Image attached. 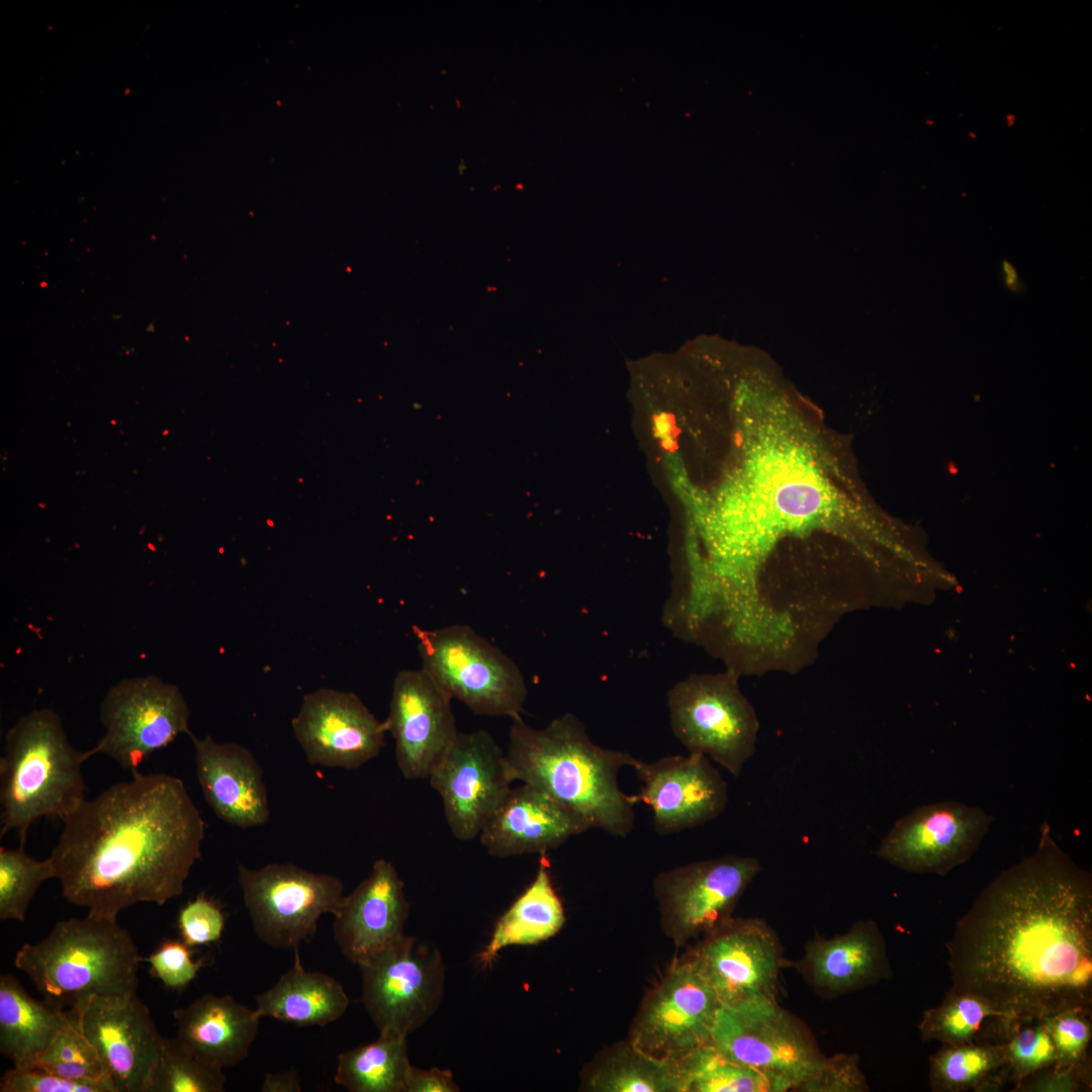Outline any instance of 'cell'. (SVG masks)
I'll list each match as a JSON object with an SVG mask.
<instances>
[{
  "mask_svg": "<svg viewBox=\"0 0 1092 1092\" xmlns=\"http://www.w3.org/2000/svg\"><path fill=\"white\" fill-rule=\"evenodd\" d=\"M952 987L977 994L1001 1021L1092 1007V878L1048 822L1035 851L1003 870L946 942Z\"/></svg>",
  "mask_w": 1092,
  "mask_h": 1092,
  "instance_id": "cell-1",
  "label": "cell"
},
{
  "mask_svg": "<svg viewBox=\"0 0 1092 1092\" xmlns=\"http://www.w3.org/2000/svg\"><path fill=\"white\" fill-rule=\"evenodd\" d=\"M63 823L50 855L62 895L110 918L141 902L162 906L180 896L205 831L179 778L139 770L86 799Z\"/></svg>",
  "mask_w": 1092,
  "mask_h": 1092,
  "instance_id": "cell-2",
  "label": "cell"
},
{
  "mask_svg": "<svg viewBox=\"0 0 1092 1092\" xmlns=\"http://www.w3.org/2000/svg\"><path fill=\"white\" fill-rule=\"evenodd\" d=\"M739 477L721 512V532L741 582L753 586L778 541L825 530L853 537L861 510L820 431L774 384L759 379L740 396Z\"/></svg>",
  "mask_w": 1092,
  "mask_h": 1092,
  "instance_id": "cell-3",
  "label": "cell"
},
{
  "mask_svg": "<svg viewBox=\"0 0 1092 1092\" xmlns=\"http://www.w3.org/2000/svg\"><path fill=\"white\" fill-rule=\"evenodd\" d=\"M512 720L505 755L513 782L519 780L573 809L592 828L621 838L632 832L636 801L620 789L618 776L638 758L594 743L570 713L542 729L521 717Z\"/></svg>",
  "mask_w": 1092,
  "mask_h": 1092,
  "instance_id": "cell-4",
  "label": "cell"
},
{
  "mask_svg": "<svg viewBox=\"0 0 1092 1092\" xmlns=\"http://www.w3.org/2000/svg\"><path fill=\"white\" fill-rule=\"evenodd\" d=\"M92 750L69 740L60 715L36 709L7 731L0 757V837L15 831L20 844L42 817L64 821L85 800L83 763Z\"/></svg>",
  "mask_w": 1092,
  "mask_h": 1092,
  "instance_id": "cell-5",
  "label": "cell"
},
{
  "mask_svg": "<svg viewBox=\"0 0 1092 1092\" xmlns=\"http://www.w3.org/2000/svg\"><path fill=\"white\" fill-rule=\"evenodd\" d=\"M142 960L117 918L88 913L59 921L39 942L23 944L14 965L44 999L70 1009L94 996L135 994Z\"/></svg>",
  "mask_w": 1092,
  "mask_h": 1092,
  "instance_id": "cell-6",
  "label": "cell"
},
{
  "mask_svg": "<svg viewBox=\"0 0 1092 1092\" xmlns=\"http://www.w3.org/2000/svg\"><path fill=\"white\" fill-rule=\"evenodd\" d=\"M413 630L421 668L452 699L476 715L521 717L525 677L499 648L467 625Z\"/></svg>",
  "mask_w": 1092,
  "mask_h": 1092,
  "instance_id": "cell-7",
  "label": "cell"
},
{
  "mask_svg": "<svg viewBox=\"0 0 1092 1092\" xmlns=\"http://www.w3.org/2000/svg\"><path fill=\"white\" fill-rule=\"evenodd\" d=\"M711 1043L729 1060L784 1082L790 1091L826 1059L808 1026L778 1000L766 998L721 1005Z\"/></svg>",
  "mask_w": 1092,
  "mask_h": 1092,
  "instance_id": "cell-8",
  "label": "cell"
},
{
  "mask_svg": "<svg viewBox=\"0 0 1092 1092\" xmlns=\"http://www.w3.org/2000/svg\"><path fill=\"white\" fill-rule=\"evenodd\" d=\"M670 727L689 750L739 777L754 754L759 723L732 673L693 674L667 694Z\"/></svg>",
  "mask_w": 1092,
  "mask_h": 1092,
  "instance_id": "cell-9",
  "label": "cell"
},
{
  "mask_svg": "<svg viewBox=\"0 0 1092 1092\" xmlns=\"http://www.w3.org/2000/svg\"><path fill=\"white\" fill-rule=\"evenodd\" d=\"M238 880L256 935L274 948L296 949L316 931L325 914H334L343 896L342 881L290 862L258 869L238 863Z\"/></svg>",
  "mask_w": 1092,
  "mask_h": 1092,
  "instance_id": "cell-10",
  "label": "cell"
},
{
  "mask_svg": "<svg viewBox=\"0 0 1092 1092\" xmlns=\"http://www.w3.org/2000/svg\"><path fill=\"white\" fill-rule=\"evenodd\" d=\"M104 735L91 748L130 772L189 729L190 710L181 690L155 674L120 679L99 708Z\"/></svg>",
  "mask_w": 1092,
  "mask_h": 1092,
  "instance_id": "cell-11",
  "label": "cell"
},
{
  "mask_svg": "<svg viewBox=\"0 0 1092 1092\" xmlns=\"http://www.w3.org/2000/svg\"><path fill=\"white\" fill-rule=\"evenodd\" d=\"M359 969L362 1003L379 1032L407 1036L440 1006L445 966L431 942L404 935Z\"/></svg>",
  "mask_w": 1092,
  "mask_h": 1092,
  "instance_id": "cell-12",
  "label": "cell"
},
{
  "mask_svg": "<svg viewBox=\"0 0 1092 1092\" xmlns=\"http://www.w3.org/2000/svg\"><path fill=\"white\" fill-rule=\"evenodd\" d=\"M761 869L754 856L729 854L658 874L653 891L664 933L676 946L710 933L732 917Z\"/></svg>",
  "mask_w": 1092,
  "mask_h": 1092,
  "instance_id": "cell-13",
  "label": "cell"
},
{
  "mask_svg": "<svg viewBox=\"0 0 1092 1092\" xmlns=\"http://www.w3.org/2000/svg\"><path fill=\"white\" fill-rule=\"evenodd\" d=\"M713 989L721 1005L778 1000L789 965L781 940L763 919L731 917L698 939L685 956Z\"/></svg>",
  "mask_w": 1092,
  "mask_h": 1092,
  "instance_id": "cell-14",
  "label": "cell"
},
{
  "mask_svg": "<svg viewBox=\"0 0 1092 1092\" xmlns=\"http://www.w3.org/2000/svg\"><path fill=\"white\" fill-rule=\"evenodd\" d=\"M720 1006L710 985L682 957L642 1001L629 1041L649 1056L679 1060L711 1043Z\"/></svg>",
  "mask_w": 1092,
  "mask_h": 1092,
  "instance_id": "cell-15",
  "label": "cell"
},
{
  "mask_svg": "<svg viewBox=\"0 0 1092 1092\" xmlns=\"http://www.w3.org/2000/svg\"><path fill=\"white\" fill-rule=\"evenodd\" d=\"M993 820L962 802L922 805L896 821L877 855L908 873L945 877L973 856Z\"/></svg>",
  "mask_w": 1092,
  "mask_h": 1092,
  "instance_id": "cell-16",
  "label": "cell"
},
{
  "mask_svg": "<svg viewBox=\"0 0 1092 1092\" xmlns=\"http://www.w3.org/2000/svg\"><path fill=\"white\" fill-rule=\"evenodd\" d=\"M428 779L451 834L462 841L479 835L513 783L505 751L485 730L458 732Z\"/></svg>",
  "mask_w": 1092,
  "mask_h": 1092,
  "instance_id": "cell-17",
  "label": "cell"
},
{
  "mask_svg": "<svg viewBox=\"0 0 1092 1092\" xmlns=\"http://www.w3.org/2000/svg\"><path fill=\"white\" fill-rule=\"evenodd\" d=\"M116 1092H150L163 1036L136 994L94 996L70 1008Z\"/></svg>",
  "mask_w": 1092,
  "mask_h": 1092,
  "instance_id": "cell-18",
  "label": "cell"
},
{
  "mask_svg": "<svg viewBox=\"0 0 1092 1092\" xmlns=\"http://www.w3.org/2000/svg\"><path fill=\"white\" fill-rule=\"evenodd\" d=\"M291 726L310 765L348 770L378 756L387 732L356 694L327 688L303 696Z\"/></svg>",
  "mask_w": 1092,
  "mask_h": 1092,
  "instance_id": "cell-19",
  "label": "cell"
},
{
  "mask_svg": "<svg viewBox=\"0 0 1092 1092\" xmlns=\"http://www.w3.org/2000/svg\"><path fill=\"white\" fill-rule=\"evenodd\" d=\"M451 700L422 668L395 675L384 724L404 779H428L454 741L459 731Z\"/></svg>",
  "mask_w": 1092,
  "mask_h": 1092,
  "instance_id": "cell-20",
  "label": "cell"
},
{
  "mask_svg": "<svg viewBox=\"0 0 1092 1092\" xmlns=\"http://www.w3.org/2000/svg\"><path fill=\"white\" fill-rule=\"evenodd\" d=\"M633 768L642 783L634 799L650 807L654 830L661 835L708 823L727 807V783L706 755L637 759Z\"/></svg>",
  "mask_w": 1092,
  "mask_h": 1092,
  "instance_id": "cell-21",
  "label": "cell"
},
{
  "mask_svg": "<svg viewBox=\"0 0 1092 1092\" xmlns=\"http://www.w3.org/2000/svg\"><path fill=\"white\" fill-rule=\"evenodd\" d=\"M404 884L387 859L373 862L370 874L334 912L333 931L344 957L358 967L398 942L410 913Z\"/></svg>",
  "mask_w": 1092,
  "mask_h": 1092,
  "instance_id": "cell-22",
  "label": "cell"
},
{
  "mask_svg": "<svg viewBox=\"0 0 1092 1092\" xmlns=\"http://www.w3.org/2000/svg\"><path fill=\"white\" fill-rule=\"evenodd\" d=\"M794 967L821 998L833 999L889 980L893 971L878 923L857 920L842 934L809 939Z\"/></svg>",
  "mask_w": 1092,
  "mask_h": 1092,
  "instance_id": "cell-23",
  "label": "cell"
},
{
  "mask_svg": "<svg viewBox=\"0 0 1092 1092\" xmlns=\"http://www.w3.org/2000/svg\"><path fill=\"white\" fill-rule=\"evenodd\" d=\"M588 829L579 813L523 784L509 791L478 837L492 856L543 855Z\"/></svg>",
  "mask_w": 1092,
  "mask_h": 1092,
  "instance_id": "cell-24",
  "label": "cell"
},
{
  "mask_svg": "<svg viewBox=\"0 0 1092 1092\" xmlns=\"http://www.w3.org/2000/svg\"><path fill=\"white\" fill-rule=\"evenodd\" d=\"M195 771L204 799L214 815L238 828L266 824L270 817L263 769L255 755L235 742L189 735Z\"/></svg>",
  "mask_w": 1092,
  "mask_h": 1092,
  "instance_id": "cell-25",
  "label": "cell"
},
{
  "mask_svg": "<svg viewBox=\"0 0 1092 1092\" xmlns=\"http://www.w3.org/2000/svg\"><path fill=\"white\" fill-rule=\"evenodd\" d=\"M177 1036L195 1054L220 1068L244 1061L256 1039L260 1019L231 995L205 994L173 1012Z\"/></svg>",
  "mask_w": 1092,
  "mask_h": 1092,
  "instance_id": "cell-26",
  "label": "cell"
},
{
  "mask_svg": "<svg viewBox=\"0 0 1092 1092\" xmlns=\"http://www.w3.org/2000/svg\"><path fill=\"white\" fill-rule=\"evenodd\" d=\"M73 1021L70 1009L39 1001L13 975L0 977V1052L16 1069H29Z\"/></svg>",
  "mask_w": 1092,
  "mask_h": 1092,
  "instance_id": "cell-27",
  "label": "cell"
},
{
  "mask_svg": "<svg viewBox=\"0 0 1092 1092\" xmlns=\"http://www.w3.org/2000/svg\"><path fill=\"white\" fill-rule=\"evenodd\" d=\"M261 1017L296 1026H325L341 1018L350 999L342 984L318 971L305 970L295 953L293 966L277 982L256 996Z\"/></svg>",
  "mask_w": 1092,
  "mask_h": 1092,
  "instance_id": "cell-28",
  "label": "cell"
},
{
  "mask_svg": "<svg viewBox=\"0 0 1092 1092\" xmlns=\"http://www.w3.org/2000/svg\"><path fill=\"white\" fill-rule=\"evenodd\" d=\"M564 923L563 904L548 867L541 861L533 882L496 921L490 939L478 953V963L488 968L505 947L543 942L557 934Z\"/></svg>",
  "mask_w": 1092,
  "mask_h": 1092,
  "instance_id": "cell-29",
  "label": "cell"
},
{
  "mask_svg": "<svg viewBox=\"0 0 1092 1092\" xmlns=\"http://www.w3.org/2000/svg\"><path fill=\"white\" fill-rule=\"evenodd\" d=\"M596 1092H685L678 1060L649 1056L630 1041L608 1049L582 1077Z\"/></svg>",
  "mask_w": 1092,
  "mask_h": 1092,
  "instance_id": "cell-30",
  "label": "cell"
},
{
  "mask_svg": "<svg viewBox=\"0 0 1092 1092\" xmlns=\"http://www.w3.org/2000/svg\"><path fill=\"white\" fill-rule=\"evenodd\" d=\"M406 1038L379 1032L375 1040L344 1051L338 1056L335 1082L350 1092H404L412 1066Z\"/></svg>",
  "mask_w": 1092,
  "mask_h": 1092,
  "instance_id": "cell-31",
  "label": "cell"
},
{
  "mask_svg": "<svg viewBox=\"0 0 1092 1092\" xmlns=\"http://www.w3.org/2000/svg\"><path fill=\"white\" fill-rule=\"evenodd\" d=\"M929 1063V1083L934 1092L983 1090L1007 1076L1002 1042L942 1044Z\"/></svg>",
  "mask_w": 1092,
  "mask_h": 1092,
  "instance_id": "cell-32",
  "label": "cell"
},
{
  "mask_svg": "<svg viewBox=\"0 0 1092 1092\" xmlns=\"http://www.w3.org/2000/svg\"><path fill=\"white\" fill-rule=\"evenodd\" d=\"M685 1092H785L784 1082L722 1055L712 1043L678 1060Z\"/></svg>",
  "mask_w": 1092,
  "mask_h": 1092,
  "instance_id": "cell-33",
  "label": "cell"
},
{
  "mask_svg": "<svg viewBox=\"0 0 1092 1092\" xmlns=\"http://www.w3.org/2000/svg\"><path fill=\"white\" fill-rule=\"evenodd\" d=\"M990 1017L1001 1019L1002 1016L983 997L951 986L939 1005L924 1011L918 1030L924 1042L970 1043Z\"/></svg>",
  "mask_w": 1092,
  "mask_h": 1092,
  "instance_id": "cell-34",
  "label": "cell"
},
{
  "mask_svg": "<svg viewBox=\"0 0 1092 1092\" xmlns=\"http://www.w3.org/2000/svg\"><path fill=\"white\" fill-rule=\"evenodd\" d=\"M222 1069L210 1064L177 1035L162 1039L150 1092H222Z\"/></svg>",
  "mask_w": 1092,
  "mask_h": 1092,
  "instance_id": "cell-35",
  "label": "cell"
},
{
  "mask_svg": "<svg viewBox=\"0 0 1092 1092\" xmlns=\"http://www.w3.org/2000/svg\"><path fill=\"white\" fill-rule=\"evenodd\" d=\"M56 879L52 858L36 859L17 848L0 847V919L24 921L38 888Z\"/></svg>",
  "mask_w": 1092,
  "mask_h": 1092,
  "instance_id": "cell-36",
  "label": "cell"
},
{
  "mask_svg": "<svg viewBox=\"0 0 1092 1092\" xmlns=\"http://www.w3.org/2000/svg\"><path fill=\"white\" fill-rule=\"evenodd\" d=\"M29 1069L71 1080L103 1083L116 1092L95 1048L74 1020L60 1031Z\"/></svg>",
  "mask_w": 1092,
  "mask_h": 1092,
  "instance_id": "cell-37",
  "label": "cell"
},
{
  "mask_svg": "<svg viewBox=\"0 0 1092 1092\" xmlns=\"http://www.w3.org/2000/svg\"><path fill=\"white\" fill-rule=\"evenodd\" d=\"M1002 1023L1007 1076L1019 1083L1055 1064L1056 1052L1046 1017Z\"/></svg>",
  "mask_w": 1092,
  "mask_h": 1092,
  "instance_id": "cell-38",
  "label": "cell"
},
{
  "mask_svg": "<svg viewBox=\"0 0 1092 1092\" xmlns=\"http://www.w3.org/2000/svg\"><path fill=\"white\" fill-rule=\"evenodd\" d=\"M1091 1011L1066 1010L1046 1017L1056 1052L1055 1065L1085 1066L1092 1035Z\"/></svg>",
  "mask_w": 1092,
  "mask_h": 1092,
  "instance_id": "cell-39",
  "label": "cell"
},
{
  "mask_svg": "<svg viewBox=\"0 0 1092 1092\" xmlns=\"http://www.w3.org/2000/svg\"><path fill=\"white\" fill-rule=\"evenodd\" d=\"M150 965L153 977L173 991H183L197 977L203 960H194L193 947L181 939H165L149 957L143 959Z\"/></svg>",
  "mask_w": 1092,
  "mask_h": 1092,
  "instance_id": "cell-40",
  "label": "cell"
},
{
  "mask_svg": "<svg viewBox=\"0 0 1092 1092\" xmlns=\"http://www.w3.org/2000/svg\"><path fill=\"white\" fill-rule=\"evenodd\" d=\"M224 926L225 916L220 905L203 893L189 900L177 918L180 939L191 947L217 942Z\"/></svg>",
  "mask_w": 1092,
  "mask_h": 1092,
  "instance_id": "cell-41",
  "label": "cell"
},
{
  "mask_svg": "<svg viewBox=\"0 0 1092 1092\" xmlns=\"http://www.w3.org/2000/svg\"><path fill=\"white\" fill-rule=\"evenodd\" d=\"M855 1054H836L826 1057L822 1067L795 1091L802 1092H868L870 1086L859 1068Z\"/></svg>",
  "mask_w": 1092,
  "mask_h": 1092,
  "instance_id": "cell-42",
  "label": "cell"
},
{
  "mask_svg": "<svg viewBox=\"0 0 1092 1092\" xmlns=\"http://www.w3.org/2000/svg\"><path fill=\"white\" fill-rule=\"evenodd\" d=\"M1 1092H114L113 1088L96 1082L66 1079L38 1069L12 1068L0 1081Z\"/></svg>",
  "mask_w": 1092,
  "mask_h": 1092,
  "instance_id": "cell-43",
  "label": "cell"
},
{
  "mask_svg": "<svg viewBox=\"0 0 1092 1092\" xmlns=\"http://www.w3.org/2000/svg\"><path fill=\"white\" fill-rule=\"evenodd\" d=\"M460 1087L454 1081L450 1070L432 1068L423 1070L411 1066L404 1092H459Z\"/></svg>",
  "mask_w": 1092,
  "mask_h": 1092,
  "instance_id": "cell-44",
  "label": "cell"
},
{
  "mask_svg": "<svg viewBox=\"0 0 1092 1092\" xmlns=\"http://www.w3.org/2000/svg\"><path fill=\"white\" fill-rule=\"evenodd\" d=\"M260 1090L263 1092H300L302 1085L295 1071L268 1072L264 1075Z\"/></svg>",
  "mask_w": 1092,
  "mask_h": 1092,
  "instance_id": "cell-45",
  "label": "cell"
},
{
  "mask_svg": "<svg viewBox=\"0 0 1092 1092\" xmlns=\"http://www.w3.org/2000/svg\"><path fill=\"white\" fill-rule=\"evenodd\" d=\"M653 429L655 436L661 439V444L675 443V437L678 432L675 426L674 416L667 412H662L654 415L653 417Z\"/></svg>",
  "mask_w": 1092,
  "mask_h": 1092,
  "instance_id": "cell-46",
  "label": "cell"
}]
</instances>
